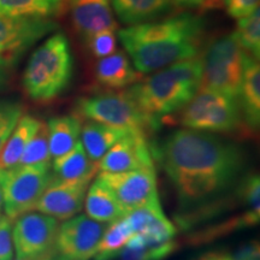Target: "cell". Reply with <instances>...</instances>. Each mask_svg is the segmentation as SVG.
<instances>
[{
  "instance_id": "6da1fadb",
  "label": "cell",
  "mask_w": 260,
  "mask_h": 260,
  "mask_svg": "<svg viewBox=\"0 0 260 260\" xmlns=\"http://www.w3.org/2000/svg\"><path fill=\"white\" fill-rule=\"evenodd\" d=\"M153 154L176 191L182 229L217 213L241 181L246 165L236 144L187 128L169 135L160 147H153Z\"/></svg>"
},
{
  "instance_id": "7a4b0ae2",
  "label": "cell",
  "mask_w": 260,
  "mask_h": 260,
  "mask_svg": "<svg viewBox=\"0 0 260 260\" xmlns=\"http://www.w3.org/2000/svg\"><path fill=\"white\" fill-rule=\"evenodd\" d=\"M204 35V18L189 12L118 30L123 47L141 74L154 73L176 61L197 57Z\"/></svg>"
},
{
  "instance_id": "3957f363",
  "label": "cell",
  "mask_w": 260,
  "mask_h": 260,
  "mask_svg": "<svg viewBox=\"0 0 260 260\" xmlns=\"http://www.w3.org/2000/svg\"><path fill=\"white\" fill-rule=\"evenodd\" d=\"M203 63L193 57L168 65L132 84L126 94L148 116L161 121L181 111L200 88Z\"/></svg>"
},
{
  "instance_id": "277c9868",
  "label": "cell",
  "mask_w": 260,
  "mask_h": 260,
  "mask_svg": "<svg viewBox=\"0 0 260 260\" xmlns=\"http://www.w3.org/2000/svg\"><path fill=\"white\" fill-rule=\"evenodd\" d=\"M73 74L74 57L69 39L63 32H56L29 58L22 79L24 92L32 102L51 103L68 89Z\"/></svg>"
},
{
  "instance_id": "5b68a950",
  "label": "cell",
  "mask_w": 260,
  "mask_h": 260,
  "mask_svg": "<svg viewBox=\"0 0 260 260\" xmlns=\"http://www.w3.org/2000/svg\"><path fill=\"white\" fill-rule=\"evenodd\" d=\"M81 121H93L149 136L160 121L148 116L126 92H106L79 98L74 106Z\"/></svg>"
},
{
  "instance_id": "8992f818",
  "label": "cell",
  "mask_w": 260,
  "mask_h": 260,
  "mask_svg": "<svg viewBox=\"0 0 260 260\" xmlns=\"http://www.w3.org/2000/svg\"><path fill=\"white\" fill-rule=\"evenodd\" d=\"M242 116L237 98L209 88H199L181 110L183 128L211 134H230L242 128Z\"/></svg>"
},
{
  "instance_id": "52a82bcc",
  "label": "cell",
  "mask_w": 260,
  "mask_h": 260,
  "mask_svg": "<svg viewBox=\"0 0 260 260\" xmlns=\"http://www.w3.org/2000/svg\"><path fill=\"white\" fill-rule=\"evenodd\" d=\"M245 51L235 34L224 35L209 45L201 57V88H209L239 98Z\"/></svg>"
},
{
  "instance_id": "ba28073f",
  "label": "cell",
  "mask_w": 260,
  "mask_h": 260,
  "mask_svg": "<svg viewBox=\"0 0 260 260\" xmlns=\"http://www.w3.org/2000/svg\"><path fill=\"white\" fill-rule=\"evenodd\" d=\"M53 176L52 162L0 170L5 216L15 220L34 210Z\"/></svg>"
},
{
  "instance_id": "9c48e42d",
  "label": "cell",
  "mask_w": 260,
  "mask_h": 260,
  "mask_svg": "<svg viewBox=\"0 0 260 260\" xmlns=\"http://www.w3.org/2000/svg\"><path fill=\"white\" fill-rule=\"evenodd\" d=\"M57 28L48 18L0 14V68L15 67L29 48Z\"/></svg>"
},
{
  "instance_id": "30bf717a",
  "label": "cell",
  "mask_w": 260,
  "mask_h": 260,
  "mask_svg": "<svg viewBox=\"0 0 260 260\" xmlns=\"http://www.w3.org/2000/svg\"><path fill=\"white\" fill-rule=\"evenodd\" d=\"M107 224L76 214L58 225L50 260H92Z\"/></svg>"
},
{
  "instance_id": "8fae6325",
  "label": "cell",
  "mask_w": 260,
  "mask_h": 260,
  "mask_svg": "<svg viewBox=\"0 0 260 260\" xmlns=\"http://www.w3.org/2000/svg\"><path fill=\"white\" fill-rule=\"evenodd\" d=\"M58 220L41 212H27L14 220L12 241L17 259L50 260Z\"/></svg>"
},
{
  "instance_id": "7c38bea8",
  "label": "cell",
  "mask_w": 260,
  "mask_h": 260,
  "mask_svg": "<svg viewBox=\"0 0 260 260\" xmlns=\"http://www.w3.org/2000/svg\"><path fill=\"white\" fill-rule=\"evenodd\" d=\"M96 178L115 195L126 214L159 197L155 169L98 172Z\"/></svg>"
},
{
  "instance_id": "4fadbf2b",
  "label": "cell",
  "mask_w": 260,
  "mask_h": 260,
  "mask_svg": "<svg viewBox=\"0 0 260 260\" xmlns=\"http://www.w3.org/2000/svg\"><path fill=\"white\" fill-rule=\"evenodd\" d=\"M92 180L93 178L60 180L53 176L34 210L57 220L73 218L82 210L87 189Z\"/></svg>"
},
{
  "instance_id": "5bb4252c",
  "label": "cell",
  "mask_w": 260,
  "mask_h": 260,
  "mask_svg": "<svg viewBox=\"0 0 260 260\" xmlns=\"http://www.w3.org/2000/svg\"><path fill=\"white\" fill-rule=\"evenodd\" d=\"M153 147L148 136L129 133L117 141L96 162L98 172H123L139 169H155Z\"/></svg>"
},
{
  "instance_id": "9a60e30c",
  "label": "cell",
  "mask_w": 260,
  "mask_h": 260,
  "mask_svg": "<svg viewBox=\"0 0 260 260\" xmlns=\"http://www.w3.org/2000/svg\"><path fill=\"white\" fill-rule=\"evenodd\" d=\"M133 233L144 240L145 247L159 246L175 241L177 228L172 224L161 209L159 197L148 201L126 214Z\"/></svg>"
},
{
  "instance_id": "2e32d148",
  "label": "cell",
  "mask_w": 260,
  "mask_h": 260,
  "mask_svg": "<svg viewBox=\"0 0 260 260\" xmlns=\"http://www.w3.org/2000/svg\"><path fill=\"white\" fill-rule=\"evenodd\" d=\"M73 23L84 40L95 32L118 29L109 0H69Z\"/></svg>"
},
{
  "instance_id": "e0dca14e",
  "label": "cell",
  "mask_w": 260,
  "mask_h": 260,
  "mask_svg": "<svg viewBox=\"0 0 260 260\" xmlns=\"http://www.w3.org/2000/svg\"><path fill=\"white\" fill-rule=\"evenodd\" d=\"M237 100L243 123L254 133L260 124V67L259 60L246 52Z\"/></svg>"
},
{
  "instance_id": "ac0fdd59",
  "label": "cell",
  "mask_w": 260,
  "mask_h": 260,
  "mask_svg": "<svg viewBox=\"0 0 260 260\" xmlns=\"http://www.w3.org/2000/svg\"><path fill=\"white\" fill-rule=\"evenodd\" d=\"M141 73L135 69L124 52H115L100 58L95 67V79L107 89H123L141 79Z\"/></svg>"
},
{
  "instance_id": "d6986e66",
  "label": "cell",
  "mask_w": 260,
  "mask_h": 260,
  "mask_svg": "<svg viewBox=\"0 0 260 260\" xmlns=\"http://www.w3.org/2000/svg\"><path fill=\"white\" fill-rule=\"evenodd\" d=\"M83 206L87 216L100 223H112L126 216L125 210L117 201L115 195L98 178L89 184Z\"/></svg>"
},
{
  "instance_id": "ffe728a7",
  "label": "cell",
  "mask_w": 260,
  "mask_h": 260,
  "mask_svg": "<svg viewBox=\"0 0 260 260\" xmlns=\"http://www.w3.org/2000/svg\"><path fill=\"white\" fill-rule=\"evenodd\" d=\"M129 133L132 132L123 128L86 121L81 130V142L90 160L98 162L117 141Z\"/></svg>"
},
{
  "instance_id": "44dd1931",
  "label": "cell",
  "mask_w": 260,
  "mask_h": 260,
  "mask_svg": "<svg viewBox=\"0 0 260 260\" xmlns=\"http://www.w3.org/2000/svg\"><path fill=\"white\" fill-rule=\"evenodd\" d=\"M112 6L119 21L128 25L154 21L172 8L169 0H112Z\"/></svg>"
},
{
  "instance_id": "7402d4cb",
  "label": "cell",
  "mask_w": 260,
  "mask_h": 260,
  "mask_svg": "<svg viewBox=\"0 0 260 260\" xmlns=\"http://www.w3.org/2000/svg\"><path fill=\"white\" fill-rule=\"evenodd\" d=\"M46 124L51 158H58L69 152L80 140L82 121L76 115L53 117Z\"/></svg>"
},
{
  "instance_id": "603a6c76",
  "label": "cell",
  "mask_w": 260,
  "mask_h": 260,
  "mask_svg": "<svg viewBox=\"0 0 260 260\" xmlns=\"http://www.w3.org/2000/svg\"><path fill=\"white\" fill-rule=\"evenodd\" d=\"M42 121L30 115H22L11 135L0 152V170L11 169L18 164L22 153L32 136L37 134Z\"/></svg>"
},
{
  "instance_id": "cb8c5ba5",
  "label": "cell",
  "mask_w": 260,
  "mask_h": 260,
  "mask_svg": "<svg viewBox=\"0 0 260 260\" xmlns=\"http://www.w3.org/2000/svg\"><path fill=\"white\" fill-rule=\"evenodd\" d=\"M54 176L60 180H80L93 178L98 174V165L90 160L84 151L81 140L75 144L69 152L54 158L52 162Z\"/></svg>"
},
{
  "instance_id": "d4e9b609",
  "label": "cell",
  "mask_w": 260,
  "mask_h": 260,
  "mask_svg": "<svg viewBox=\"0 0 260 260\" xmlns=\"http://www.w3.org/2000/svg\"><path fill=\"white\" fill-rule=\"evenodd\" d=\"M69 9V0H0V14L52 19Z\"/></svg>"
},
{
  "instance_id": "484cf974",
  "label": "cell",
  "mask_w": 260,
  "mask_h": 260,
  "mask_svg": "<svg viewBox=\"0 0 260 260\" xmlns=\"http://www.w3.org/2000/svg\"><path fill=\"white\" fill-rule=\"evenodd\" d=\"M133 234H134L133 228L130 225L126 216L110 223V225H107L105 232H104L99 247H98L96 254L94 256L117 258V255L124 248Z\"/></svg>"
},
{
  "instance_id": "4316f807",
  "label": "cell",
  "mask_w": 260,
  "mask_h": 260,
  "mask_svg": "<svg viewBox=\"0 0 260 260\" xmlns=\"http://www.w3.org/2000/svg\"><path fill=\"white\" fill-rule=\"evenodd\" d=\"M235 38L246 53L259 60L260 57V11L255 9L246 17L237 19Z\"/></svg>"
},
{
  "instance_id": "83f0119b",
  "label": "cell",
  "mask_w": 260,
  "mask_h": 260,
  "mask_svg": "<svg viewBox=\"0 0 260 260\" xmlns=\"http://www.w3.org/2000/svg\"><path fill=\"white\" fill-rule=\"evenodd\" d=\"M45 162H51V153L50 147H48L47 124L42 122L37 134L32 136L24 152L22 153L17 165L28 167V165L45 164Z\"/></svg>"
},
{
  "instance_id": "f1b7e54d",
  "label": "cell",
  "mask_w": 260,
  "mask_h": 260,
  "mask_svg": "<svg viewBox=\"0 0 260 260\" xmlns=\"http://www.w3.org/2000/svg\"><path fill=\"white\" fill-rule=\"evenodd\" d=\"M23 115V106L14 100H0V152Z\"/></svg>"
},
{
  "instance_id": "f546056e",
  "label": "cell",
  "mask_w": 260,
  "mask_h": 260,
  "mask_svg": "<svg viewBox=\"0 0 260 260\" xmlns=\"http://www.w3.org/2000/svg\"><path fill=\"white\" fill-rule=\"evenodd\" d=\"M86 41L93 56L99 58V59L110 56L117 51V37L116 31L113 30L95 32Z\"/></svg>"
},
{
  "instance_id": "4dcf8cb0",
  "label": "cell",
  "mask_w": 260,
  "mask_h": 260,
  "mask_svg": "<svg viewBox=\"0 0 260 260\" xmlns=\"http://www.w3.org/2000/svg\"><path fill=\"white\" fill-rule=\"evenodd\" d=\"M12 224L14 220L8 216L0 217V260H12L14 258Z\"/></svg>"
},
{
  "instance_id": "1f68e13d",
  "label": "cell",
  "mask_w": 260,
  "mask_h": 260,
  "mask_svg": "<svg viewBox=\"0 0 260 260\" xmlns=\"http://www.w3.org/2000/svg\"><path fill=\"white\" fill-rule=\"evenodd\" d=\"M225 8L233 18L240 19L259 8V0H226Z\"/></svg>"
},
{
  "instance_id": "d6a6232c",
  "label": "cell",
  "mask_w": 260,
  "mask_h": 260,
  "mask_svg": "<svg viewBox=\"0 0 260 260\" xmlns=\"http://www.w3.org/2000/svg\"><path fill=\"white\" fill-rule=\"evenodd\" d=\"M232 258L233 260H260L259 243L256 241L246 243L237 249Z\"/></svg>"
},
{
  "instance_id": "836d02e7",
  "label": "cell",
  "mask_w": 260,
  "mask_h": 260,
  "mask_svg": "<svg viewBox=\"0 0 260 260\" xmlns=\"http://www.w3.org/2000/svg\"><path fill=\"white\" fill-rule=\"evenodd\" d=\"M194 260H233L229 253L223 251H210L203 253Z\"/></svg>"
},
{
  "instance_id": "e575fe53",
  "label": "cell",
  "mask_w": 260,
  "mask_h": 260,
  "mask_svg": "<svg viewBox=\"0 0 260 260\" xmlns=\"http://www.w3.org/2000/svg\"><path fill=\"white\" fill-rule=\"evenodd\" d=\"M172 6L182 9H190L201 6V0H169Z\"/></svg>"
},
{
  "instance_id": "d590c367",
  "label": "cell",
  "mask_w": 260,
  "mask_h": 260,
  "mask_svg": "<svg viewBox=\"0 0 260 260\" xmlns=\"http://www.w3.org/2000/svg\"><path fill=\"white\" fill-rule=\"evenodd\" d=\"M226 0H201V8L206 10L225 8Z\"/></svg>"
},
{
  "instance_id": "8d00e7d4",
  "label": "cell",
  "mask_w": 260,
  "mask_h": 260,
  "mask_svg": "<svg viewBox=\"0 0 260 260\" xmlns=\"http://www.w3.org/2000/svg\"><path fill=\"white\" fill-rule=\"evenodd\" d=\"M8 81H9V77H8V74H6L5 69L0 68V90L5 88L6 84H8Z\"/></svg>"
},
{
  "instance_id": "74e56055",
  "label": "cell",
  "mask_w": 260,
  "mask_h": 260,
  "mask_svg": "<svg viewBox=\"0 0 260 260\" xmlns=\"http://www.w3.org/2000/svg\"><path fill=\"white\" fill-rule=\"evenodd\" d=\"M4 200H3V190L2 186H0V217L4 216Z\"/></svg>"
},
{
  "instance_id": "f35d334b",
  "label": "cell",
  "mask_w": 260,
  "mask_h": 260,
  "mask_svg": "<svg viewBox=\"0 0 260 260\" xmlns=\"http://www.w3.org/2000/svg\"><path fill=\"white\" fill-rule=\"evenodd\" d=\"M93 260H116V258H107V256H94Z\"/></svg>"
},
{
  "instance_id": "ab89813d",
  "label": "cell",
  "mask_w": 260,
  "mask_h": 260,
  "mask_svg": "<svg viewBox=\"0 0 260 260\" xmlns=\"http://www.w3.org/2000/svg\"><path fill=\"white\" fill-rule=\"evenodd\" d=\"M17 260H22V259H17Z\"/></svg>"
}]
</instances>
